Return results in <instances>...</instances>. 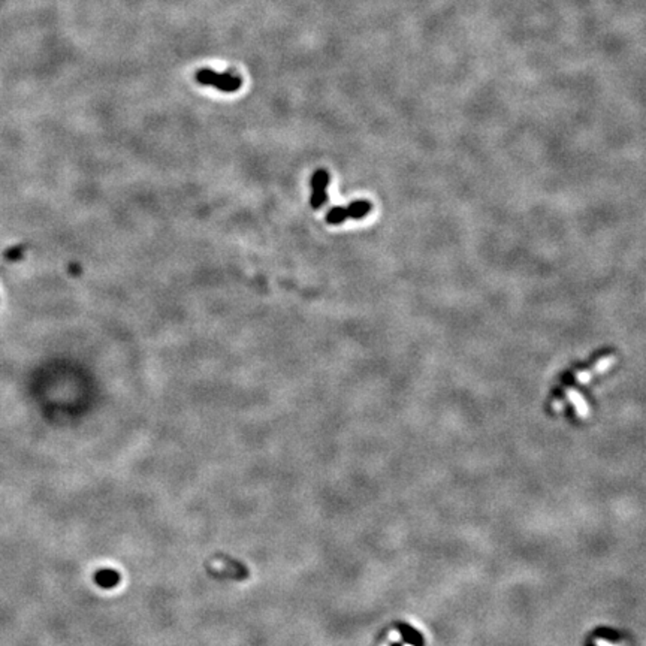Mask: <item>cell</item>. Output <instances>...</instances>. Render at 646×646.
Listing matches in <instances>:
<instances>
[{
	"instance_id": "cell-3",
	"label": "cell",
	"mask_w": 646,
	"mask_h": 646,
	"mask_svg": "<svg viewBox=\"0 0 646 646\" xmlns=\"http://www.w3.org/2000/svg\"><path fill=\"white\" fill-rule=\"evenodd\" d=\"M329 184V174L323 169H319L314 172L313 178H311V187H313V195L310 199V204L314 210H319L320 207H323L328 201V189Z\"/></svg>"
},
{
	"instance_id": "cell-7",
	"label": "cell",
	"mask_w": 646,
	"mask_h": 646,
	"mask_svg": "<svg viewBox=\"0 0 646 646\" xmlns=\"http://www.w3.org/2000/svg\"><path fill=\"white\" fill-rule=\"evenodd\" d=\"M20 256H21L20 249H11V250H8V253H6V257H8V259H17V257H20Z\"/></svg>"
},
{
	"instance_id": "cell-11",
	"label": "cell",
	"mask_w": 646,
	"mask_h": 646,
	"mask_svg": "<svg viewBox=\"0 0 646 646\" xmlns=\"http://www.w3.org/2000/svg\"><path fill=\"white\" fill-rule=\"evenodd\" d=\"M403 646H413V645H410V643H406V645H403Z\"/></svg>"
},
{
	"instance_id": "cell-5",
	"label": "cell",
	"mask_w": 646,
	"mask_h": 646,
	"mask_svg": "<svg viewBox=\"0 0 646 646\" xmlns=\"http://www.w3.org/2000/svg\"><path fill=\"white\" fill-rule=\"evenodd\" d=\"M612 364H613V358H605V359L598 361V364L595 365V371L605 372Z\"/></svg>"
},
{
	"instance_id": "cell-6",
	"label": "cell",
	"mask_w": 646,
	"mask_h": 646,
	"mask_svg": "<svg viewBox=\"0 0 646 646\" xmlns=\"http://www.w3.org/2000/svg\"><path fill=\"white\" fill-rule=\"evenodd\" d=\"M589 378H591V374L587 371H582L577 374V380L581 382V383H584V385H587L588 382H589Z\"/></svg>"
},
{
	"instance_id": "cell-4",
	"label": "cell",
	"mask_w": 646,
	"mask_h": 646,
	"mask_svg": "<svg viewBox=\"0 0 646 646\" xmlns=\"http://www.w3.org/2000/svg\"><path fill=\"white\" fill-rule=\"evenodd\" d=\"M567 396H568V399L571 401V404L574 406L576 413H577L581 417H587V416H589V407H588V403L584 399V396H582L579 392L574 391V389H567Z\"/></svg>"
},
{
	"instance_id": "cell-9",
	"label": "cell",
	"mask_w": 646,
	"mask_h": 646,
	"mask_svg": "<svg viewBox=\"0 0 646 646\" xmlns=\"http://www.w3.org/2000/svg\"><path fill=\"white\" fill-rule=\"evenodd\" d=\"M595 645H597V646H618V645H615V643H610V642H607V640H603V639H598V640H595Z\"/></svg>"
},
{
	"instance_id": "cell-10",
	"label": "cell",
	"mask_w": 646,
	"mask_h": 646,
	"mask_svg": "<svg viewBox=\"0 0 646 646\" xmlns=\"http://www.w3.org/2000/svg\"><path fill=\"white\" fill-rule=\"evenodd\" d=\"M553 407H555V410L556 411H561L563 409H564V404H563L561 401H555V403H553Z\"/></svg>"
},
{
	"instance_id": "cell-12",
	"label": "cell",
	"mask_w": 646,
	"mask_h": 646,
	"mask_svg": "<svg viewBox=\"0 0 646 646\" xmlns=\"http://www.w3.org/2000/svg\"><path fill=\"white\" fill-rule=\"evenodd\" d=\"M383 646H386V645H383Z\"/></svg>"
},
{
	"instance_id": "cell-2",
	"label": "cell",
	"mask_w": 646,
	"mask_h": 646,
	"mask_svg": "<svg viewBox=\"0 0 646 646\" xmlns=\"http://www.w3.org/2000/svg\"><path fill=\"white\" fill-rule=\"evenodd\" d=\"M371 210L370 202L367 201H356L353 202L350 207L343 208V207H335L332 210H329V213L326 214V223L329 225H340L347 218H362L364 215H367Z\"/></svg>"
},
{
	"instance_id": "cell-1",
	"label": "cell",
	"mask_w": 646,
	"mask_h": 646,
	"mask_svg": "<svg viewBox=\"0 0 646 646\" xmlns=\"http://www.w3.org/2000/svg\"><path fill=\"white\" fill-rule=\"evenodd\" d=\"M196 81L202 85L214 87L225 93H234L242 87V79L232 74H217L213 69H199L195 75Z\"/></svg>"
},
{
	"instance_id": "cell-8",
	"label": "cell",
	"mask_w": 646,
	"mask_h": 646,
	"mask_svg": "<svg viewBox=\"0 0 646 646\" xmlns=\"http://www.w3.org/2000/svg\"><path fill=\"white\" fill-rule=\"evenodd\" d=\"M389 639H391L392 642H399V640H401V633H399V631L392 630L391 633H389Z\"/></svg>"
}]
</instances>
